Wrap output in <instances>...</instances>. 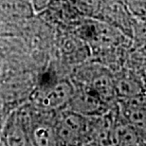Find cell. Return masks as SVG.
I'll use <instances>...</instances> for the list:
<instances>
[{"instance_id": "6da1fadb", "label": "cell", "mask_w": 146, "mask_h": 146, "mask_svg": "<svg viewBox=\"0 0 146 146\" xmlns=\"http://www.w3.org/2000/svg\"><path fill=\"white\" fill-rule=\"evenodd\" d=\"M75 92V84L66 79L45 84L34 96L37 106L46 112H56L66 108Z\"/></svg>"}, {"instance_id": "7a4b0ae2", "label": "cell", "mask_w": 146, "mask_h": 146, "mask_svg": "<svg viewBox=\"0 0 146 146\" xmlns=\"http://www.w3.org/2000/svg\"><path fill=\"white\" fill-rule=\"evenodd\" d=\"M55 130L60 144H84L88 128V117H84L73 111L61 110Z\"/></svg>"}, {"instance_id": "3957f363", "label": "cell", "mask_w": 146, "mask_h": 146, "mask_svg": "<svg viewBox=\"0 0 146 146\" xmlns=\"http://www.w3.org/2000/svg\"><path fill=\"white\" fill-rule=\"evenodd\" d=\"M112 108V106L104 104L88 86L80 84L78 87L75 86V92L66 109L84 117H94L108 113Z\"/></svg>"}, {"instance_id": "277c9868", "label": "cell", "mask_w": 146, "mask_h": 146, "mask_svg": "<svg viewBox=\"0 0 146 146\" xmlns=\"http://www.w3.org/2000/svg\"><path fill=\"white\" fill-rule=\"evenodd\" d=\"M93 75L87 76V82L84 86H88L104 104L112 106L113 104H117L116 101H118L115 88V80L114 75L109 73L104 68H95L92 71Z\"/></svg>"}, {"instance_id": "5b68a950", "label": "cell", "mask_w": 146, "mask_h": 146, "mask_svg": "<svg viewBox=\"0 0 146 146\" xmlns=\"http://www.w3.org/2000/svg\"><path fill=\"white\" fill-rule=\"evenodd\" d=\"M29 115L23 111L15 112L7 121L4 139L9 145H26L31 143Z\"/></svg>"}, {"instance_id": "8992f818", "label": "cell", "mask_w": 146, "mask_h": 146, "mask_svg": "<svg viewBox=\"0 0 146 146\" xmlns=\"http://www.w3.org/2000/svg\"><path fill=\"white\" fill-rule=\"evenodd\" d=\"M111 145H143L138 132L121 115L118 106L111 129Z\"/></svg>"}, {"instance_id": "52a82bcc", "label": "cell", "mask_w": 146, "mask_h": 146, "mask_svg": "<svg viewBox=\"0 0 146 146\" xmlns=\"http://www.w3.org/2000/svg\"><path fill=\"white\" fill-rule=\"evenodd\" d=\"M114 80L118 101H126L146 95L143 84L134 74L127 72L114 75Z\"/></svg>"}, {"instance_id": "ba28073f", "label": "cell", "mask_w": 146, "mask_h": 146, "mask_svg": "<svg viewBox=\"0 0 146 146\" xmlns=\"http://www.w3.org/2000/svg\"><path fill=\"white\" fill-rule=\"evenodd\" d=\"M30 139L31 143L34 145L60 144L54 124L46 121H40L31 124Z\"/></svg>"}, {"instance_id": "9c48e42d", "label": "cell", "mask_w": 146, "mask_h": 146, "mask_svg": "<svg viewBox=\"0 0 146 146\" xmlns=\"http://www.w3.org/2000/svg\"><path fill=\"white\" fill-rule=\"evenodd\" d=\"M30 1L31 2L33 7L36 11H41L48 6V3L50 2V0H30Z\"/></svg>"}, {"instance_id": "30bf717a", "label": "cell", "mask_w": 146, "mask_h": 146, "mask_svg": "<svg viewBox=\"0 0 146 146\" xmlns=\"http://www.w3.org/2000/svg\"><path fill=\"white\" fill-rule=\"evenodd\" d=\"M1 68H2V66H1V63H0V73H1Z\"/></svg>"}, {"instance_id": "8fae6325", "label": "cell", "mask_w": 146, "mask_h": 146, "mask_svg": "<svg viewBox=\"0 0 146 146\" xmlns=\"http://www.w3.org/2000/svg\"><path fill=\"white\" fill-rule=\"evenodd\" d=\"M0 141H1V139H0Z\"/></svg>"}]
</instances>
